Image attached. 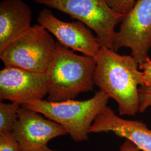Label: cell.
Returning a JSON list of instances; mask_svg holds the SVG:
<instances>
[{"label":"cell","mask_w":151,"mask_h":151,"mask_svg":"<svg viewBox=\"0 0 151 151\" xmlns=\"http://www.w3.org/2000/svg\"><path fill=\"white\" fill-rule=\"evenodd\" d=\"M21 105L15 103H0V132H12L18 118Z\"/></svg>","instance_id":"12"},{"label":"cell","mask_w":151,"mask_h":151,"mask_svg":"<svg viewBox=\"0 0 151 151\" xmlns=\"http://www.w3.org/2000/svg\"><path fill=\"white\" fill-rule=\"evenodd\" d=\"M109 97L103 91L96 92L85 100H69L62 101L37 100L22 107L44 115L62 126L76 142L88 139V135L95 119L107 106Z\"/></svg>","instance_id":"3"},{"label":"cell","mask_w":151,"mask_h":151,"mask_svg":"<svg viewBox=\"0 0 151 151\" xmlns=\"http://www.w3.org/2000/svg\"><path fill=\"white\" fill-rule=\"evenodd\" d=\"M109 6L116 13L126 15L135 4L136 0H106Z\"/></svg>","instance_id":"14"},{"label":"cell","mask_w":151,"mask_h":151,"mask_svg":"<svg viewBox=\"0 0 151 151\" xmlns=\"http://www.w3.org/2000/svg\"><path fill=\"white\" fill-rule=\"evenodd\" d=\"M48 94L46 73L5 67L0 71V100L20 105L44 100Z\"/></svg>","instance_id":"8"},{"label":"cell","mask_w":151,"mask_h":151,"mask_svg":"<svg viewBox=\"0 0 151 151\" xmlns=\"http://www.w3.org/2000/svg\"><path fill=\"white\" fill-rule=\"evenodd\" d=\"M66 14L92 29L102 47L113 49L115 28L124 15L116 13L106 0H32Z\"/></svg>","instance_id":"5"},{"label":"cell","mask_w":151,"mask_h":151,"mask_svg":"<svg viewBox=\"0 0 151 151\" xmlns=\"http://www.w3.org/2000/svg\"><path fill=\"white\" fill-rule=\"evenodd\" d=\"M37 21L65 48L97 59L102 47L96 36L82 22L62 21L48 9L39 12Z\"/></svg>","instance_id":"7"},{"label":"cell","mask_w":151,"mask_h":151,"mask_svg":"<svg viewBox=\"0 0 151 151\" xmlns=\"http://www.w3.org/2000/svg\"><path fill=\"white\" fill-rule=\"evenodd\" d=\"M96 60L76 54L57 42V48L46 75L48 84L47 100H75L80 94L93 89Z\"/></svg>","instance_id":"2"},{"label":"cell","mask_w":151,"mask_h":151,"mask_svg":"<svg viewBox=\"0 0 151 151\" xmlns=\"http://www.w3.org/2000/svg\"><path fill=\"white\" fill-rule=\"evenodd\" d=\"M140 106L139 113H143L151 106V88L140 86L138 89Z\"/></svg>","instance_id":"15"},{"label":"cell","mask_w":151,"mask_h":151,"mask_svg":"<svg viewBox=\"0 0 151 151\" xmlns=\"http://www.w3.org/2000/svg\"><path fill=\"white\" fill-rule=\"evenodd\" d=\"M0 151H21L18 143L10 132H0Z\"/></svg>","instance_id":"13"},{"label":"cell","mask_w":151,"mask_h":151,"mask_svg":"<svg viewBox=\"0 0 151 151\" xmlns=\"http://www.w3.org/2000/svg\"><path fill=\"white\" fill-rule=\"evenodd\" d=\"M139 68L142 72L143 86L151 88V59L148 57L139 64Z\"/></svg>","instance_id":"16"},{"label":"cell","mask_w":151,"mask_h":151,"mask_svg":"<svg viewBox=\"0 0 151 151\" xmlns=\"http://www.w3.org/2000/svg\"><path fill=\"white\" fill-rule=\"evenodd\" d=\"M32 11L22 0L0 3V52L32 26Z\"/></svg>","instance_id":"11"},{"label":"cell","mask_w":151,"mask_h":151,"mask_svg":"<svg viewBox=\"0 0 151 151\" xmlns=\"http://www.w3.org/2000/svg\"><path fill=\"white\" fill-rule=\"evenodd\" d=\"M123 47L131 50V55L139 64L148 57L151 48V0H136L123 17L116 32L113 50Z\"/></svg>","instance_id":"6"},{"label":"cell","mask_w":151,"mask_h":151,"mask_svg":"<svg viewBox=\"0 0 151 151\" xmlns=\"http://www.w3.org/2000/svg\"><path fill=\"white\" fill-rule=\"evenodd\" d=\"M96 60L95 85L116 102L120 115H135L140 106L138 89L143 86L139 64L131 55L105 47H101Z\"/></svg>","instance_id":"1"},{"label":"cell","mask_w":151,"mask_h":151,"mask_svg":"<svg viewBox=\"0 0 151 151\" xmlns=\"http://www.w3.org/2000/svg\"><path fill=\"white\" fill-rule=\"evenodd\" d=\"M119 151H143L140 150L137 146L131 141L125 139L123 145L120 146Z\"/></svg>","instance_id":"17"},{"label":"cell","mask_w":151,"mask_h":151,"mask_svg":"<svg viewBox=\"0 0 151 151\" xmlns=\"http://www.w3.org/2000/svg\"><path fill=\"white\" fill-rule=\"evenodd\" d=\"M56 48L50 33L40 25H34L1 51L0 59L5 67L46 73Z\"/></svg>","instance_id":"4"},{"label":"cell","mask_w":151,"mask_h":151,"mask_svg":"<svg viewBox=\"0 0 151 151\" xmlns=\"http://www.w3.org/2000/svg\"><path fill=\"white\" fill-rule=\"evenodd\" d=\"M110 132L131 141L142 151H151V129L140 121L121 118L107 106L95 119L90 133Z\"/></svg>","instance_id":"10"},{"label":"cell","mask_w":151,"mask_h":151,"mask_svg":"<svg viewBox=\"0 0 151 151\" xmlns=\"http://www.w3.org/2000/svg\"><path fill=\"white\" fill-rule=\"evenodd\" d=\"M55 151L53 150H51L50 149L49 147H48V146H45V147H40V148H39L37 149H35V150H31V151Z\"/></svg>","instance_id":"18"},{"label":"cell","mask_w":151,"mask_h":151,"mask_svg":"<svg viewBox=\"0 0 151 151\" xmlns=\"http://www.w3.org/2000/svg\"><path fill=\"white\" fill-rule=\"evenodd\" d=\"M12 134L21 151H29L47 146L56 137L68 135L65 128L40 114L21 107Z\"/></svg>","instance_id":"9"}]
</instances>
